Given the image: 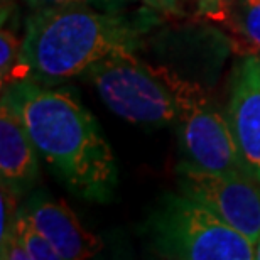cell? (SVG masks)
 I'll use <instances>...</instances> for the list:
<instances>
[{
	"instance_id": "obj_3",
	"label": "cell",
	"mask_w": 260,
	"mask_h": 260,
	"mask_svg": "<svg viewBox=\"0 0 260 260\" xmlns=\"http://www.w3.org/2000/svg\"><path fill=\"white\" fill-rule=\"evenodd\" d=\"M105 107L134 125L164 127L176 123L189 83L166 68L140 61L134 51L107 56L85 71Z\"/></svg>"
},
{
	"instance_id": "obj_1",
	"label": "cell",
	"mask_w": 260,
	"mask_h": 260,
	"mask_svg": "<svg viewBox=\"0 0 260 260\" xmlns=\"http://www.w3.org/2000/svg\"><path fill=\"white\" fill-rule=\"evenodd\" d=\"M27 127L39 155L68 191L108 203L118 188L115 154L91 112L70 91L22 80L2 91Z\"/></svg>"
},
{
	"instance_id": "obj_18",
	"label": "cell",
	"mask_w": 260,
	"mask_h": 260,
	"mask_svg": "<svg viewBox=\"0 0 260 260\" xmlns=\"http://www.w3.org/2000/svg\"><path fill=\"white\" fill-rule=\"evenodd\" d=\"M253 247H255V258L260 260V237L257 238V242L253 243Z\"/></svg>"
},
{
	"instance_id": "obj_9",
	"label": "cell",
	"mask_w": 260,
	"mask_h": 260,
	"mask_svg": "<svg viewBox=\"0 0 260 260\" xmlns=\"http://www.w3.org/2000/svg\"><path fill=\"white\" fill-rule=\"evenodd\" d=\"M39 178V152L7 98L0 103V183L22 196Z\"/></svg>"
},
{
	"instance_id": "obj_5",
	"label": "cell",
	"mask_w": 260,
	"mask_h": 260,
	"mask_svg": "<svg viewBox=\"0 0 260 260\" xmlns=\"http://www.w3.org/2000/svg\"><path fill=\"white\" fill-rule=\"evenodd\" d=\"M179 191L220 216L255 243L260 237V183L245 174L211 173L183 160L178 169Z\"/></svg>"
},
{
	"instance_id": "obj_17",
	"label": "cell",
	"mask_w": 260,
	"mask_h": 260,
	"mask_svg": "<svg viewBox=\"0 0 260 260\" xmlns=\"http://www.w3.org/2000/svg\"><path fill=\"white\" fill-rule=\"evenodd\" d=\"M198 10L205 15H216L221 10V0H194Z\"/></svg>"
},
{
	"instance_id": "obj_15",
	"label": "cell",
	"mask_w": 260,
	"mask_h": 260,
	"mask_svg": "<svg viewBox=\"0 0 260 260\" xmlns=\"http://www.w3.org/2000/svg\"><path fill=\"white\" fill-rule=\"evenodd\" d=\"M0 258L2 260H32L30 253L27 252L17 237L10 233L7 238L0 240Z\"/></svg>"
},
{
	"instance_id": "obj_8",
	"label": "cell",
	"mask_w": 260,
	"mask_h": 260,
	"mask_svg": "<svg viewBox=\"0 0 260 260\" xmlns=\"http://www.w3.org/2000/svg\"><path fill=\"white\" fill-rule=\"evenodd\" d=\"M22 208L63 260L91 258L102 250V240L83 228L66 203L34 196Z\"/></svg>"
},
{
	"instance_id": "obj_13",
	"label": "cell",
	"mask_w": 260,
	"mask_h": 260,
	"mask_svg": "<svg viewBox=\"0 0 260 260\" xmlns=\"http://www.w3.org/2000/svg\"><path fill=\"white\" fill-rule=\"evenodd\" d=\"M25 2H27L30 10L80 5V7H93V9H100V10L120 12V10H125V7L132 0H25Z\"/></svg>"
},
{
	"instance_id": "obj_11",
	"label": "cell",
	"mask_w": 260,
	"mask_h": 260,
	"mask_svg": "<svg viewBox=\"0 0 260 260\" xmlns=\"http://www.w3.org/2000/svg\"><path fill=\"white\" fill-rule=\"evenodd\" d=\"M20 53H22V41L15 36L12 29L2 27V32H0V83H2V91L17 80Z\"/></svg>"
},
{
	"instance_id": "obj_7",
	"label": "cell",
	"mask_w": 260,
	"mask_h": 260,
	"mask_svg": "<svg viewBox=\"0 0 260 260\" xmlns=\"http://www.w3.org/2000/svg\"><path fill=\"white\" fill-rule=\"evenodd\" d=\"M226 118L243 159L260 183V56H247L237 64Z\"/></svg>"
},
{
	"instance_id": "obj_16",
	"label": "cell",
	"mask_w": 260,
	"mask_h": 260,
	"mask_svg": "<svg viewBox=\"0 0 260 260\" xmlns=\"http://www.w3.org/2000/svg\"><path fill=\"white\" fill-rule=\"evenodd\" d=\"M142 2L155 12H178L179 10L178 0H142Z\"/></svg>"
},
{
	"instance_id": "obj_2",
	"label": "cell",
	"mask_w": 260,
	"mask_h": 260,
	"mask_svg": "<svg viewBox=\"0 0 260 260\" xmlns=\"http://www.w3.org/2000/svg\"><path fill=\"white\" fill-rule=\"evenodd\" d=\"M154 15L93 7L32 10L25 20L17 81H61L83 76L107 56L135 51L154 24Z\"/></svg>"
},
{
	"instance_id": "obj_6",
	"label": "cell",
	"mask_w": 260,
	"mask_h": 260,
	"mask_svg": "<svg viewBox=\"0 0 260 260\" xmlns=\"http://www.w3.org/2000/svg\"><path fill=\"white\" fill-rule=\"evenodd\" d=\"M176 123L179 125L186 154L198 168L211 173H233L253 178L238 149L228 118L208 103L198 85L181 102Z\"/></svg>"
},
{
	"instance_id": "obj_19",
	"label": "cell",
	"mask_w": 260,
	"mask_h": 260,
	"mask_svg": "<svg viewBox=\"0 0 260 260\" xmlns=\"http://www.w3.org/2000/svg\"><path fill=\"white\" fill-rule=\"evenodd\" d=\"M2 2H7V0H2Z\"/></svg>"
},
{
	"instance_id": "obj_12",
	"label": "cell",
	"mask_w": 260,
	"mask_h": 260,
	"mask_svg": "<svg viewBox=\"0 0 260 260\" xmlns=\"http://www.w3.org/2000/svg\"><path fill=\"white\" fill-rule=\"evenodd\" d=\"M238 29L248 43L260 51V0H242L238 9Z\"/></svg>"
},
{
	"instance_id": "obj_4",
	"label": "cell",
	"mask_w": 260,
	"mask_h": 260,
	"mask_svg": "<svg viewBox=\"0 0 260 260\" xmlns=\"http://www.w3.org/2000/svg\"><path fill=\"white\" fill-rule=\"evenodd\" d=\"M150 242L164 258L253 260L255 247L245 235L186 194L168 193L147 221Z\"/></svg>"
},
{
	"instance_id": "obj_10",
	"label": "cell",
	"mask_w": 260,
	"mask_h": 260,
	"mask_svg": "<svg viewBox=\"0 0 260 260\" xmlns=\"http://www.w3.org/2000/svg\"><path fill=\"white\" fill-rule=\"evenodd\" d=\"M12 233L19 238L20 243L27 248V252L30 253L32 260H63L58 253V250L53 247V243L44 237V233L41 232L32 223V220L27 216L24 208L19 210Z\"/></svg>"
},
{
	"instance_id": "obj_14",
	"label": "cell",
	"mask_w": 260,
	"mask_h": 260,
	"mask_svg": "<svg viewBox=\"0 0 260 260\" xmlns=\"http://www.w3.org/2000/svg\"><path fill=\"white\" fill-rule=\"evenodd\" d=\"M19 198L20 196L15 194L9 186L2 184V188H0V240L7 238L14 230L15 220H17L20 210L17 206Z\"/></svg>"
}]
</instances>
